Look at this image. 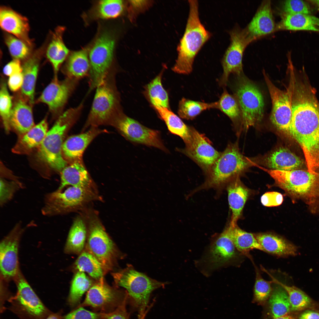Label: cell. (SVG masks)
I'll use <instances>...</instances> for the list:
<instances>
[{
	"instance_id": "83f0119b",
	"label": "cell",
	"mask_w": 319,
	"mask_h": 319,
	"mask_svg": "<svg viewBox=\"0 0 319 319\" xmlns=\"http://www.w3.org/2000/svg\"><path fill=\"white\" fill-rule=\"evenodd\" d=\"M31 105L23 97L17 99L13 106L10 118L11 128L21 136L35 126Z\"/></svg>"
},
{
	"instance_id": "7bdbcfd3",
	"label": "cell",
	"mask_w": 319,
	"mask_h": 319,
	"mask_svg": "<svg viewBox=\"0 0 319 319\" xmlns=\"http://www.w3.org/2000/svg\"><path fill=\"white\" fill-rule=\"evenodd\" d=\"M92 282L84 272L78 271L72 281L68 298V304L74 306L79 303L83 294L92 287Z\"/></svg>"
},
{
	"instance_id": "277c9868",
	"label": "cell",
	"mask_w": 319,
	"mask_h": 319,
	"mask_svg": "<svg viewBox=\"0 0 319 319\" xmlns=\"http://www.w3.org/2000/svg\"><path fill=\"white\" fill-rule=\"evenodd\" d=\"M83 107L82 102L60 115L39 147L40 158L55 170L61 172L67 166L62 155L63 140L67 130L79 117Z\"/></svg>"
},
{
	"instance_id": "681fc988",
	"label": "cell",
	"mask_w": 319,
	"mask_h": 319,
	"mask_svg": "<svg viewBox=\"0 0 319 319\" xmlns=\"http://www.w3.org/2000/svg\"><path fill=\"white\" fill-rule=\"evenodd\" d=\"M283 14H310L311 9L308 4L300 0H289L282 3Z\"/></svg>"
},
{
	"instance_id": "f546056e",
	"label": "cell",
	"mask_w": 319,
	"mask_h": 319,
	"mask_svg": "<svg viewBox=\"0 0 319 319\" xmlns=\"http://www.w3.org/2000/svg\"><path fill=\"white\" fill-rule=\"evenodd\" d=\"M65 29L64 27L61 26L55 28L52 33L49 43L45 48L46 57L51 64L55 74L57 73L69 53L63 40Z\"/></svg>"
},
{
	"instance_id": "4316f807",
	"label": "cell",
	"mask_w": 319,
	"mask_h": 319,
	"mask_svg": "<svg viewBox=\"0 0 319 319\" xmlns=\"http://www.w3.org/2000/svg\"><path fill=\"white\" fill-rule=\"evenodd\" d=\"M229 204L232 211L230 224L234 227L240 218L248 198V190L242 183L238 176L233 178L226 185Z\"/></svg>"
},
{
	"instance_id": "ee69618b",
	"label": "cell",
	"mask_w": 319,
	"mask_h": 319,
	"mask_svg": "<svg viewBox=\"0 0 319 319\" xmlns=\"http://www.w3.org/2000/svg\"><path fill=\"white\" fill-rule=\"evenodd\" d=\"M5 43L14 59L25 60L32 54V47L25 42L10 34L4 35Z\"/></svg>"
},
{
	"instance_id": "3957f363",
	"label": "cell",
	"mask_w": 319,
	"mask_h": 319,
	"mask_svg": "<svg viewBox=\"0 0 319 319\" xmlns=\"http://www.w3.org/2000/svg\"><path fill=\"white\" fill-rule=\"evenodd\" d=\"M277 186L294 198L305 202L312 211L319 209V175L297 169L289 171L266 169Z\"/></svg>"
},
{
	"instance_id": "c3c4849f",
	"label": "cell",
	"mask_w": 319,
	"mask_h": 319,
	"mask_svg": "<svg viewBox=\"0 0 319 319\" xmlns=\"http://www.w3.org/2000/svg\"><path fill=\"white\" fill-rule=\"evenodd\" d=\"M0 182V204L3 206L10 201L17 192L24 186L17 181L8 182L1 178Z\"/></svg>"
},
{
	"instance_id": "db71d44e",
	"label": "cell",
	"mask_w": 319,
	"mask_h": 319,
	"mask_svg": "<svg viewBox=\"0 0 319 319\" xmlns=\"http://www.w3.org/2000/svg\"><path fill=\"white\" fill-rule=\"evenodd\" d=\"M22 71V65L20 60L16 59H14L7 63L3 69L4 74L9 77Z\"/></svg>"
},
{
	"instance_id": "f35d334b",
	"label": "cell",
	"mask_w": 319,
	"mask_h": 319,
	"mask_svg": "<svg viewBox=\"0 0 319 319\" xmlns=\"http://www.w3.org/2000/svg\"><path fill=\"white\" fill-rule=\"evenodd\" d=\"M217 101L207 103L195 101L183 97L180 101L178 113L179 116L186 120H192L203 111L217 109Z\"/></svg>"
},
{
	"instance_id": "680465c9",
	"label": "cell",
	"mask_w": 319,
	"mask_h": 319,
	"mask_svg": "<svg viewBox=\"0 0 319 319\" xmlns=\"http://www.w3.org/2000/svg\"><path fill=\"white\" fill-rule=\"evenodd\" d=\"M272 319H297L296 318L289 314L285 315L272 318Z\"/></svg>"
},
{
	"instance_id": "d6986e66",
	"label": "cell",
	"mask_w": 319,
	"mask_h": 319,
	"mask_svg": "<svg viewBox=\"0 0 319 319\" xmlns=\"http://www.w3.org/2000/svg\"><path fill=\"white\" fill-rule=\"evenodd\" d=\"M232 228L229 224L211 242L206 258L208 264L213 269L224 266L237 255V250L231 237Z\"/></svg>"
},
{
	"instance_id": "30bf717a",
	"label": "cell",
	"mask_w": 319,
	"mask_h": 319,
	"mask_svg": "<svg viewBox=\"0 0 319 319\" xmlns=\"http://www.w3.org/2000/svg\"><path fill=\"white\" fill-rule=\"evenodd\" d=\"M17 290L7 309L19 319H45L52 312L42 302L20 272L14 279Z\"/></svg>"
},
{
	"instance_id": "44dd1931",
	"label": "cell",
	"mask_w": 319,
	"mask_h": 319,
	"mask_svg": "<svg viewBox=\"0 0 319 319\" xmlns=\"http://www.w3.org/2000/svg\"><path fill=\"white\" fill-rule=\"evenodd\" d=\"M0 25L3 30L33 47V40L29 36L30 27L26 17L9 7L3 6L0 8Z\"/></svg>"
},
{
	"instance_id": "836d02e7",
	"label": "cell",
	"mask_w": 319,
	"mask_h": 319,
	"mask_svg": "<svg viewBox=\"0 0 319 319\" xmlns=\"http://www.w3.org/2000/svg\"><path fill=\"white\" fill-rule=\"evenodd\" d=\"M154 108L160 118L165 123L169 132L180 136L185 144L188 143L191 138V127L187 126L179 117L169 108Z\"/></svg>"
},
{
	"instance_id": "2e32d148",
	"label": "cell",
	"mask_w": 319,
	"mask_h": 319,
	"mask_svg": "<svg viewBox=\"0 0 319 319\" xmlns=\"http://www.w3.org/2000/svg\"><path fill=\"white\" fill-rule=\"evenodd\" d=\"M113 126L131 142L154 147L166 153L169 152L159 131L146 127L124 114L117 120Z\"/></svg>"
},
{
	"instance_id": "b9f144b4",
	"label": "cell",
	"mask_w": 319,
	"mask_h": 319,
	"mask_svg": "<svg viewBox=\"0 0 319 319\" xmlns=\"http://www.w3.org/2000/svg\"><path fill=\"white\" fill-rule=\"evenodd\" d=\"M272 281L281 286L287 292L290 305L291 311H299L305 310L312 305L311 298L304 292L294 286H288L272 278Z\"/></svg>"
},
{
	"instance_id": "5bb4252c",
	"label": "cell",
	"mask_w": 319,
	"mask_h": 319,
	"mask_svg": "<svg viewBox=\"0 0 319 319\" xmlns=\"http://www.w3.org/2000/svg\"><path fill=\"white\" fill-rule=\"evenodd\" d=\"M92 286L85 300L78 307L89 306L102 313L111 312L126 302L128 299L125 291L115 289L105 283L103 278Z\"/></svg>"
},
{
	"instance_id": "91938a15",
	"label": "cell",
	"mask_w": 319,
	"mask_h": 319,
	"mask_svg": "<svg viewBox=\"0 0 319 319\" xmlns=\"http://www.w3.org/2000/svg\"><path fill=\"white\" fill-rule=\"evenodd\" d=\"M309 1L319 9V0H309Z\"/></svg>"
},
{
	"instance_id": "9c48e42d",
	"label": "cell",
	"mask_w": 319,
	"mask_h": 319,
	"mask_svg": "<svg viewBox=\"0 0 319 319\" xmlns=\"http://www.w3.org/2000/svg\"><path fill=\"white\" fill-rule=\"evenodd\" d=\"M115 39L111 31H102L95 41L89 53L90 69L88 93L98 84L113 69L112 66Z\"/></svg>"
},
{
	"instance_id": "816d5d0a",
	"label": "cell",
	"mask_w": 319,
	"mask_h": 319,
	"mask_svg": "<svg viewBox=\"0 0 319 319\" xmlns=\"http://www.w3.org/2000/svg\"><path fill=\"white\" fill-rule=\"evenodd\" d=\"M283 201L282 195L276 192H268L263 194L261 198L262 204L266 206H275L280 205Z\"/></svg>"
},
{
	"instance_id": "7c38bea8",
	"label": "cell",
	"mask_w": 319,
	"mask_h": 319,
	"mask_svg": "<svg viewBox=\"0 0 319 319\" xmlns=\"http://www.w3.org/2000/svg\"><path fill=\"white\" fill-rule=\"evenodd\" d=\"M88 222L87 250L100 262L105 274L112 269L119 253L97 217H90Z\"/></svg>"
},
{
	"instance_id": "ba28073f",
	"label": "cell",
	"mask_w": 319,
	"mask_h": 319,
	"mask_svg": "<svg viewBox=\"0 0 319 319\" xmlns=\"http://www.w3.org/2000/svg\"><path fill=\"white\" fill-rule=\"evenodd\" d=\"M100 198L96 190L70 186L46 194L41 211L42 214L52 217L75 210Z\"/></svg>"
},
{
	"instance_id": "6da1fadb",
	"label": "cell",
	"mask_w": 319,
	"mask_h": 319,
	"mask_svg": "<svg viewBox=\"0 0 319 319\" xmlns=\"http://www.w3.org/2000/svg\"><path fill=\"white\" fill-rule=\"evenodd\" d=\"M292 99L289 135L301 146L308 170L319 173V107L313 97L302 91Z\"/></svg>"
},
{
	"instance_id": "5b68a950",
	"label": "cell",
	"mask_w": 319,
	"mask_h": 319,
	"mask_svg": "<svg viewBox=\"0 0 319 319\" xmlns=\"http://www.w3.org/2000/svg\"><path fill=\"white\" fill-rule=\"evenodd\" d=\"M111 71L96 87L86 126L97 127L103 125L114 126L124 113L117 89L115 74Z\"/></svg>"
},
{
	"instance_id": "9a60e30c",
	"label": "cell",
	"mask_w": 319,
	"mask_h": 319,
	"mask_svg": "<svg viewBox=\"0 0 319 319\" xmlns=\"http://www.w3.org/2000/svg\"><path fill=\"white\" fill-rule=\"evenodd\" d=\"M230 43L223 56L222 64L223 72L219 82V85L224 87L231 74L241 76L242 72V59L244 50L251 42L244 31L236 27L229 32Z\"/></svg>"
},
{
	"instance_id": "4fadbf2b",
	"label": "cell",
	"mask_w": 319,
	"mask_h": 319,
	"mask_svg": "<svg viewBox=\"0 0 319 319\" xmlns=\"http://www.w3.org/2000/svg\"><path fill=\"white\" fill-rule=\"evenodd\" d=\"M22 224L21 222L17 223L0 242L1 277L6 282L14 280L20 272L18 256L19 244L26 228Z\"/></svg>"
},
{
	"instance_id": "8992f818",
	"label": "cell",
	"mask_w": 319,
	"mask_h": 319,
	"mask_svg": "<svg viewBox=\"0 0 319 319\" xmlns=\"http://www.w3.org/2000/svg\"><path fill=\"white\" fill-rule=\"evenodd\" d=\"M113 276L116 285L126 289L128 298L138 311L139 318L144 315L151 293L167 284L149 277L130 264Z\"/></svg>"
},
{
	"instance_id": "d590c367",
	"label": "cell",
	"mask_w": 319,
	"mask_h": 319,
	"mask_svg": "<svg viewBox=\"0 0 319 319\" xmlns=\"http://www.w3.org/2000/svg\"><path fill=\"white\" fill-rule=\"evenodd\" d=\"M231 236L237 250L250 259V250L257 249L264 251L254 235L243 230L237 226L234 227H232Z\"/></svg>"
},
{
	"instance_id": "f907efd6",
	"label": "cell",
	"mask_w": 319,
	"mask_h": 319,
	"mask_svg": "<svg viewBox=\"0 0 319 319\" xmlns=\"http://www.w3.org/2000/svg\"><path fill=\"white\" fill-rule=\"evenodd\" d=\"M63 319H100V313L93 312L80 307L64 316Z\"/></svg>"
},
{
	"instance_id": "6f0895ef",
	"label": "cell",
	"mask_w": 319,
	"mask_h": 319,
	"mask_svg": "<svg viewBox=\"0 0 319 319\" xmlns=\"http://www.w3.org/2000/svg\"><path fill=\"white\" fill-rule=\"evenodd\" d=\"M62 313V310L55 313L52 312L45 319H63Z\"/></svg>"
},
{
	"instance_id": "bcb514c9",
	"label": "cell",
	"mask_w": 319,
	"mask_h": 319,
	"mask_svg": "<svg viewBox=\"0 0 319 319\" xmlns=\"http://www.w3.org/2000/svg\"><path fill=\"white\" fill-rule=\"evenodd\" d=\"M13 107L12 99L6 84L2 82L0 91V113L6 131L9 132L11 128L10 118Z\"/></svg>"
},
{
	"instance_id": "ac0fdd59",
	"label": "cell",
	"mask_w": 319,
	"mask_h": 319,
	"mask_svg": "<svg viewBox=\"0 0 319 319\" xmlns=\"http://www.w3.org/2000/svg\"><path fill=\"white\" fill-rule=\"evenodd\" d=\"M191 138L182 151L191 158L207 173L220 156L221 153L212 146L203 134L191 127Z\"/></svg>"
},
{
	"instance_id": "cb8c5ba5",
	"label": "cell",
	"mask_w": 319,
	"mask_h": 319,
	"mask_svg": "<svg viewBox=\"0 0 319 319\" xmlns=\"http://www.w3.org/2000/svg\"><path fill=\"white\" fill-rule=\"evenodd\" d=\"M95 189V185L81 160L75 161L61 172V182L57 189L62 190L66 186Z\"/></svg>"
},
{
	"instance_id": "f1b7e54d",
	"label": "cell",
	"mask_w": 319,
	"mask_h": 319,
	"mask_svg": "<svg viewBox=\"0 0 319 319\" xmlns=\"http://www.w3.org/2000/svg\"><path fill=\"white\" fill-rule=\"evenodd\" d=\"M263 163L269 169L289 171L297 169L302 162L288 149L281 147L268 154L264 158Z\"/></svg>"
},
{
	"instance_id": "94428289",
	"label": "cell",
	"mask_w": 319,
	"mask_h": 319,
	"mask_svg": "<svg viewBox=\"0 0 319 319\" xmlns=\"http://www.w3.org/2000/svg\"><path fill=\"white\" fill-rule=\"evenodd\" d=\"M139 319H144V315L142 317H141L140 318H139Z\"/></svg>"
},
{
	"instance_id": "8d00e7d4",
	"label": "cell",
	"mask_w": 319,
	"mask_h": 319,
	"mask_svg": "<svg viewBox=\"0 0 319 319\" xmlns=\"http://www.w3.org/2000/svg\"><path fill=\"white\" fill-rule=\"evenodd\" d=\"M278 284V286L273 289L268 299L269 310L272 318L289 314L291 311L287 292L281 286Z\"/></svg>"
},
{
	"instance_id": "ffe728a7",
	"label": "cell",
	"mask_w": 319,
	"mask_h": 319,
	"mask_svg": "<svg viewBox=\"0 0 319 319\" xmlns=\"http://www.w3.org/2000/svg\"><path fill=\"white\" fill-rule=\"evenodd\" d=\"M78 81L68 77L64 80L59 81L56 77L43 91L38 101L47 105L52 113H60L74 90Z\"/></svg>"
},
{
	"instance_id": "7402d4cb",
	"label": "cell",
	"mask_w": 319,
	"mask_h": 319,
	"mask_svg": "<svg viewBox=\"0 0 319 319\" xmlns=\"http://www.w3.org/2000/svg\"><path fill=\"white\" fill-rule=\"evenodd\" d=\"M276 25L269 0L264 1L250 23L243 30L252 42L269 34L275 30Z\"/></svg>"
},
{
	"instance_id": "7dc6e473",
	"label": "cell",
	"mask_w": 319,
	"mask_h": 319,
	"mask_svg": "<svg viewBox=\"0 0 319 319\" xmlns=\"http://www.w3.org/2000/svg\"><path fill=\"white\" fill-rule=\"evenodd\" d=\"M255 281L254 287V299L260 304L264 303L268 300L273 290L271 286L272 281H267L262 277L258 270H256Z\"/></svg>"
},
{
	"instance_id": "e575fe53",
	"label": "cell",
	"mask_w": 319,
	"mask_h": 319,
	"mask_svg": "<svg viewBox=\"0 0 319 319\" xmlns=\"http://www.w3.org/2000/svg\"><path fill=\"white\" fill-rule=\"evenodd\" d=\"M87 228L84 219L80 217L74 220L69 231L64 250L66 253L79 254L85 244Z\"/></svg>"
},
{
	"instance_id": "7a4b0ae2",
	"label": "cell",
	"mask_w": 319,
	"mask_h": 319,
	"mask_svg": "<svg viewBox=\"0 0 319 319\" xmlns=\"http://www.w3.org/2000/svg\"><path fill=\"white\" fill-rule=\"evenodd\" d=\"M188 1L189 12L185 29L178 47L177 58L172 68L176 73L186 75L192 72L195 57L211 36L200 21L198 1Z\"/></svg>"
},
{
	"instance_id": "603a6c76",
	"label": "cell",
	"mask_w": 319,
	"mask_h": 319,
	"mask_svg": "<svg viewBox=\"0 0 319 319\" xmlns=\"http://www.w3.org/2000/svg\"><path fill=\"white\" fill-rule=\"evenodd\" d=\"M45 47L32 53L22 65L23 82L21 92L24 97L31 105L34 102V93L40 62Z\"/></svg>"
},
{
	"instance_id": "52a82bcc",
	"label": "cell",
	"mask_w": 319,
	"mask_h": 319,
	"mask_svg": "<svg viewBox=\"0 0 319 319\" xmlns=\"http://www.w3.org/2000/svg\"><path fill=\"white\" fill-rule=\"evenodd\" d=\"M249 165V162L241 153L236 144H229L207 173L205 183L193 192L211 188L221 189Z\"/></svg>"
},
{
	"instance_id": "f6af8a7d",
	"label": "cell",
	"mask_w": 319,
	"mask_h": 319,
	"mask_svg": "<svg viewBox=\"0 0 319 319\" xmlns=\"http://www.w3.org/2000/svg\"><path fill=\"white\" fill-rule=\"evenodd\" d=\"M217 109H219L235 122L241 116L240 110L237 100L224 89L217 101Z\"/></svg>"
},
{
	"instance_id": "1f68e13d",
	"label": "cell",
	"mask_w": 319,
	"mask_h": 319,
	"mask_svg": "<svg viewBox=\"0 0 319 319\" xmlns=\"http://www.w3.org/2000/svg\"><path fill=\"white\" fill-rule=\"evenodd\" d=\"M276 30L319 32V18L310 14H283Z\"/></svg>"
},
{
	"instance_id": "d6a6232c",
	"label": "cell",
	"mask_w": 319,
	"mask_h": 319,
	"mask_svg": "<svg viewBox=\"0 0 319 319\" xmlns=\"http://www.w3.org/2000/svg\"><path fill=\"white\" fill-rule=\"evenodd\" d=\"M86 49L73 52L69 55L64 68L67 77L79 80L89 75V61Z\"/></svg>"
},
{
	"instance_id": "ab89813d",
	"label": "cell",
	"mask_w": 319,
	"mask_h": 319,
	"mask_svg": "<svg viewBox=\"0 0 319 319\" xmlns=\"http://www.w3.org/2000/svg\"><path fill=\"white\" fill-rule=\"evenodd\" d=\"M75 266L78 271L86 272L94 279L99 280L103 278L104 273L101 264L88 250L81 253Z\"/></svg>"
},
{
	"instance_id": "e0dca14e",
	"label": "cell",
	"mask_w": 319,
	"mask_h": 319,
	"mask_svg": "<svg viewBox=\"0 0 319 319\" xmlns=\"http://www.w3.org/2000/svg\"><path fill=\"white\" fill-rule=\"evenodd\" d=\"M263 74L272 103L271 122L279 131L289 135L292 117V92L280 89L273 83L264 71Z\"/></svg>"
},
{
	"instance_id": "8fae6325",
	"label": "cell",
	"mask_w": 319,
	"mask_h": 319,
	"mask_svg": "<svg viewBox=\"0 0 319 319\" xmlns=\"http://www.w3.org/2000/svg\"><path fill=\"white\" fill-rule=\"evenodd\" d=\"M238 77L235 96L240 107L242 124L248 129L261 121L264 112V98L254 83L241 75Z\"/></svg>"
},
{
	"instance_id": "d4e9b609",
	"label": "cell",
	"mask_w": 319,
	"mask_h": 319,
	"mask_svg": "<svg viewBox=\"0 0 319 319\" xmlns=\"http://www.w3.org/2000/svg\"><path fill=\"white\" fill-rule=\"evenodd\" d=\"M102 131L92 127L87 132L69 137L64 142L62 153L67 160L72 162L81 160L83 153L92 140Z\"/></svg>"
},
{
	"instance_id": "74e56055",
	"label": "cell",
	"mask_w": 319,
	"mask_h": 319,
	"mask_svg": "<svg viewBox=\"0 0 319 319\" xmlns=\"http://www.w3.org/2000/svg\"><path fill=\"white\" fill-rule=\"evenodd\" d=\"M163 71L146 86L147 96L154 107L169 108L168 94L163 88L162 82Z\"/></svg>"
},
{
	"instance_id": "60d3db41",
	"label": "cell",
	"mask_w": 319,
	"mask_h": 319,
	"mask_svg": "<svg viewBox=\"0 0 319 319\" xmlns=\"http://www.w3.org/2000/svg\"><path fill=\"white\" fill-rule=\"evenodd\" d=\"M123 8L122 0H101L93 8L91 15L95 19L115 18L122 14Z\"/></svg>"
},
{
	"instance_id": "11a10c76",
	"label": "cell",
	"mask_w": 319,
	"mask_h": 319,
	"mask_svg": "<svg viewBox=\"0 0 319 319\" xmlns=\"http://www.w3.org/2000/svg\"><path fill=\"white\" fill-rule=\"evenodd\" d=\"M23 82V75L22 72H21L9 77L8 84L11 91L15 92L21 88Z\"/></svg>"
},
{
	"instance_id": "484cf974",
	"label": "cell",
	"mask_w": 319,
	"mask_h": 319,
	"mask_svg": "<svg viewBox=\"0 0 319 319\" xmlns=\"http://www.w3.org/2000/svg\"><path fill=\"white\" fill-rule=\"evenodd\" d=\"M254 236L265 252L283 257L297 254L298 247L280 236L265 233H258Z\"/></svg>"
},
{
	"instance_id": "9f6ffc18",
	"label": "cell",
	"mask_w": 319,
	"mask_h": 319,
	"mask_svg": "<svg viewBox=\"0 0 319 319\" xmlns=\"http://www.w3.org/2000/svg\"><path fill=\"white\" fill-rule=\"evenodd\" d=\"M298 319H319V311L306 310L299 315Z\"/></svg>"
},
{
	"instance_id": "4dcf8cb0",
	"label": "cell",
	"mask_w": 319,
	"mask_h": 319,
	"mask_svg": "<svg viewBox=\"0 0 319 319\" xmlns=\"http://www.w3.org/2000/svg\"><path fill=\"white\" fill-rule=\"evenodd\" d=\"M48 131L47 123L45 119L21 136L12 151L18 154L29 153L35 148L39 147Z\"/></svg>"
},
{
	"instance_id": "f5cc1de1",
	"label": "cell",
	"mask_w": 319,
	"mask_h": 319,
	"mask_svg": "<svg viewBox=\"0 0 319 319\" xmlns=\"http://www.w3.org/2000/svg\"><path fill=\"white\" fill-rule=\"evenodd\" d=\"M126 302L109 313H100V319H129L126 308Z\"/></svg>"
}]
</instances>
